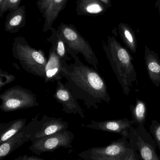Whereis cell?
<instances>
[{
  "mask_svg": "<svg viewBox=\"0 0 160 160\" xmlns=\"http://www.w3.org/2000/svg\"><path fill=\"white\" fill-rule=\"evenodd\" d=\"M69 54L74 62L63 63V77L66 79L65 84L77 99L83 101L88 109H98V103L103 102L110 104L111 98L105 81L95 68L89 67L72 52Z\"/></svg>",
  "mask_w": 160,
  "mask_h": 160,
  "instance_id": "cell-1",
  "label": "cell"
},
{
  "mask_svg": "<svg viewBox=\"0 0 160 160\" xmlns=\"http://www.w3.org/2000/svg\"><path fill=\"white\" fill-rule=\"evenodd\" d=\"M102 45L123 93L127 96L131 91L132 83L135 82L138 83L133 58L128 50L122 46L114 37L109 36L107 42L102 41Z\"/></svg>",
  "mask_w": 160,
  "mask_h": 160,
  "instance_id": "cell-2",
  "label": "cell"
},
{
  "mask_svg": "<svg viewBox=\"0 0 160 160\" xmlns=\"http://www.w3.org/2000/svg\"><path fill=\"white\" fill-rule=\"evenodd\" d=\"M12 52L25 71L44 79L48 60L42 50L32 48L24 38L19 36L14 38Z\"/></svg>",
  "mask_w": 160,
  "mask_h": 160,
  "instance_id": "cell-3",
  "label": "cell"
},
{
  "mask_svg": "<svg viewBox=\"0 0 160 160\" xmlns=\"http://www.w3.org/2000/svg\"><path fill=\"white\" fill-rule=\"evenodd\" d=\"M57 30L65 40L68 52H72L76 54L80 53L86 62L98 70L99 61L89 42L80 34L72 24L61 23Z\"/></svg>",
  "mask_w": 160,
  "mask_h": 160,
  "instance_id": "cell-4",
  "label": "cell"
},
{
  "mask_svg": "<svg viewBox=\"0 0 160 160\" xmlns=\"http://www.w3.org/2000/svg\"><path fill=\"white\" fill-rule=\"evenodd\" d=\"M0 109L5 112L37 107L39 105L36 95L20 86H15L0 95Z\"/></svg>",
  "mask_w": 160,
  "mask_h": 160,
  "instance_id": "cell-5",
  "label": "cell"
},
{
  "mask_svg": "<svg viewBox=\"0 0 160 160\" xmlns=\"http://www.w3.org/2000/svg\"><path fill=\"white\" fill-rule=\"evenodd\" d=\"M132 148L125 137L113 141L102 147H95L82 151L78 155L84 160H124Z\"/></svg>",
  "mask_w": 160,
  "mask_h": 160,
  "instance_id": "cell-6",
  "label": "cell"
},
{
  "mask_svg": "<svg viewBox=\"0 0 160 160\" xmlns=\"http://www.w3.org/2000/svg\"><path fill=\"white\" fill-rule=\"evenodd\" d=\"M128 140L131 148L138 153L142 160H160L156 142L144 125L132 127Z\"/></svg>",
  "mask_w": 160,
  "mask_h": 160,
  "instance_id": "cell-7",
  "label": "cell"
},
{
  "mask_svg": "<svg viewBox=\"0 0 160 160\" xmlns=\"http://www.w3.org/2000/svg\"><path fill=\"white\" fill-rule=\"evenodd\" d=\"M74 134L70 131L57 132L32 142L29 149L40 156L45 152H53L59 148H71Z\"/></svg>",
  "mask_w": 160,
  "mask_h": 160,
  "instance_id": "cell-8",
  "label": "cell"
},
{
  "mask_svg": "<svg viewBox=\"0 0 160 160\" xmlns=\"http://www.w3.org/2000/svg\"><path fill=\"white\" fill-rule=\"evenodd\" d=\"M39 116L38 114L33 118L19 132L4 142L0 144V160L3 159L23 144L30 141L32 132L39 121Z\"/></svg>",
  "mask_w": 160,
  "mask_h": 160,
  "instance_id": "cell-9",
  "label": "cell"
},
{
  "mask_svg": "<svg viewBox=\"0 0 160 160\" xmlns=\"http://www.w3.org/2000/svg\"><path fill=\"white\" fill-rule=\"evenodd\" d=\"M68 128V123L63 118L44 115L41 120L38 121L31 134L30 141L33 142L45 136L65 131Z\"/></svg>",
  "mask_w": 160,
  "mask_h": 160,
  "instance_id": "cell-10",
  "label": "cell"
},
{
  "mask_svg": "<svg viewBox=\"0 0 160 160\" xmlns=\"http://www.w3.org/2000/svg\"><path fill=\"white\" fill-rule=\"evenodd\" d=\"M53 96L58 103L62 104V111L66 113L78 114L82 118H85L84 110L77 101L78 99L61 81H57L55 92Z\"/></svg>",
  "mask_w": 160,
  "mask_h": 160,
  "instance_id": "cell-11",
  "label": "cell"
},
{
  "mask_svg": "<svg viewBox=\"0 0 160 160\" xmlns=\"http://www.w3.org/2000/svg\"><path fill=\"white\" fill-rule=\"evenodd\" d=\"M133 125L134 123L132 120L125 118L123 119L103 121L91 120V124L81 125L83 127L93 129L117 133L122 137L128 139L130 129Z\"/></svg>",
  "mask_w": 160,
  "mask_h": 160,
  "instance_id": "cell-12",
  "label": "cell"
},
{
  "mask_svg": "<svg viewBox=\"0 0 160 160\" xmlns=\"http://www.w3.org/2000/svg\"><path fill=\"white\" fill-rule=\"evenodd\" d=\"M63 62L56 54L54 49L51 47L49 52L48 62L45 66L44 82H57L63 79Z\"/></svg>",
  "mask_w": 160,
  "mask_h": 160,
  "instance_id": "cell-13",
  "label": "cell"
},
{
  "mask_svg": "<svg viewBox=\"0 0 160 160\" xmlns=\"http://www.w3.org/2000/svg\"><path fill=\"white\" fill-rule=\"evenodd\" d=\"M144 60L147 74L155 86L160 85V60L158 53L145 47Z\"/></svg>",
  "mask_w": 160,
  "mask_h": 160,
  "instance_id": "cell-14",
  "label": "cell"
},
{
  "mask_svg": "<svg viewBox=\"0 0 160 160\" xmlns=\"http://www.w3.org/2000/svg\"><path fill=\"white\" fill-rule=\"evenodd\" d=\"M26 13L24 5L9 12L5 22V31L10 33L18 32L26 24Z\"/></svg>",
  "mask_w": 160,
  "mask_h": 160,
  "instance_id": "cell-15",
  "label": "cell"
},
{
  "mask_svg": "<svg viewBox=\"0 0 160 160\" xmlns=\"http://www.w3.org/2000/svg\"><path fill=\"white\" fill-rule=\"evenodd\" d=\"M107 8L100 0H78L76 11L78 15L96 16L102 15Z\"/></svg>",
  "mask_w": 160,
  "mask_h": 160,
  "instance_id": "cell-16",
  "label": "cell"
},
{
  "mask_svg": "<svg viewBox=\"0 0 160 160\" xmlns=\"http://www.w3.org/2000/svg\"><path fill=\"white\" fill-rule=\"evenodd\" d=\"M68 0H53L46 10L43 17L44 18L43 32L51 31L53 24L57 19L59 13L65 8Z\"/></svg>",
  "mask_w": 160,
  "mask_h": 160,
  "instance_id": "cell-17",
  "label": "cell"
},
{
  "mask_svg": "<svg viewBox=\"0 0 160 160\" xmlns=\"http://www.w3.org/2000/svg\"><path fill=\"white\" fill-rule=\"evenodd\" d=\"M51 31V35L49 38H47V41L51 43V47L54 48L63 63L70 61L71 57L69 56L67 46L62 36L55 28H53Z\"/></svg>",
  "mask_w": 160,
  "mask_h": 160,
  "instance_id": "cell-18",
  "label": "cell"
},
{
  "mask_svg": "<svg viewBox=\"0 0 160 160\" xmlns=\"http://www.w3.org/2000/svg\"><path fill=\"white\" fill-rule=\"evenodd\" d=\"M25 118L15 119L7 123L0 124V144L4 142L18 133L26 125Z\"/></svg>",
  "mask_w": 160,
  "mask_h": 160,
  "instance_id": "cell-19",
  "label": "cell"
},
{
  "mask_svg": "<svg viewBox=\"0 0 160 160\" xmlns=\"http://www.w3.org/2000/svg\"><path fill=\"white\" fill-rule=\"evenodd\" d=\"M118 32L127 48L132 53H136L137 50V39L135 32L127 23L121 22L118 25Z\"/></svg>",
  "mask_w": 160,
  "mask_h": 160,
  "instance_id": "cell-20",
  "label": "cell"
},
{
  "mask_svg": "<svg viewBox=\"0 0 160 160\" xmlns=\"http://www.w3.org/2000/svg\"><path fill=\"white\" fill-rule=\"evenodd\" d=\"M134 125L137 126L145 125L146 121V103L142 100L137 98L135 105L131 104L130 107Z\"/></svg>",
  "mask_w": 160,
  "mask_h": 160,
  "instance_id": "cell-21",
  "label": "cell"
},
{
  "mask_svg": "<svg viewBox=\"0 0 160 160\" xmlns=\"http://www.w3.org/2000/svg\"><path fill=\"white\" fill-rule=\"evenodd\" d=\"M22 0H5L3 5L0 8V16L3 18V15L7 11L9 12L18 9L20 7Z\"/></svg>",
  "mask_w": 160,
  "mask_h": 160,
  "instance_id": "cell-22",
  "label": "cell"
},
{
  "mask_svg": "<svg viewBox=\"0 0 160 160\" xmlns=\"http://www.w3.org/2000/svg\"><path fill=\"white\" fill-rule=\"evenodd\" d=\"M149 129L150 133L160 151V123L156 120H152Z\"/></svg>",
  "mask_w": 160,
  "mask_h": 160,
  "instance_id": "cell-23",
  "label": "cell"
},
{
  "mask_svg": "<svg viewBox=\"0 0 160 160\" xmlns=\"http://www.w3.org/2000/svg\"><path fill=\"white\" fill-rule=\"evenodd\" d=\"M16 79V77L8 72L0 69V88L2 89L6 85L10 83Z\"/></svg>",
  "mask_w": 160,
  "mask_h": 160,
  "instance_id": "cell-24",
  "label": "cell"
},
{
  "mask_svg": "<svg viewBox=\"0 0 160 160\" xmlns=\"http://www.w3.org/2000/svg\"><path fill=\"white\" fill-rule=\"evenodd\" d=\"M52 1L53 0H37V6L40 13L42 14V16L45 14L46 10Z\"/></svg>",
  "mask_w": 160,
  "mask_h": 160,
  "instance_id": "cell-25",
  "label": "cell"
},
{
  "mask_svg": "<svg viewBox=\"0 0 160 160\" xmlns=\"http://www.w3.org/2000/svg\"><path fill=\"white\" fill-rule=\"evenodd\" d=\"M124 160H142L139 154L136 151L132 149L130 153Z\"/></svg>",
  "mask_w": 160,
  "mask_h": 160,
  "instance_id": "cell-26",
  "label": "cell"
},
{
  "mask_svg": "<svg viewBox=\"0 0 160 160\" xmlns=\"http://www.w3.org/2000/svg\"><path fill=\"white\" fill-rule=\"evenodd\" d=\"M100 1L102 2L107 8L111 7L112 6L111 1V0H100Z\"/></svg>",
  "mask_w": 160,
  "mask_h": 160,
  "instance_id": "cell-27",
  "label": "cell"
},
{
  "mask_svg": "<svg viewBox=\"0 0 160 160\" xmlns=\"http://www.w3.org/2000/svg\"><path fill=\"white\" fill-rule=\"evenodd\" d=\"M28 160H45L39 157H36V156H30L27 158Z\"/></svg>",
  "mask_w": 160,
  "mask_h": 160,
  "instance_id": "cell-28",
  "label": "cell"
},
{
  "mask_svg": "<svg viewBox=\"0 0 160 160\" xmlns=\"http://www.w3.org/2000/svg\"><path fill=\"white\" fill-rule=\"evenodd\" d=\"M28 157V156H27L26 155L23 156H19V157L13 160H28V159H27Z\"/></svg>",
  "mask_w": 160,
  "mask_h": 160,
  "instance_id": "cell-29",
  "label": "cell"
},
{
  "mask_svg": "<svg viewBox=\"0 0 160 160\" xmlns=\"http://www.w3.org/2000/svg\"><path fill=\"white\" fill-rule=\"evenodd\" d=\"M155 7L158 8L159 14L160 15V0H157L155 4Z\"/></svg>",
  "mask_w": 160,
  "mask_h": 160,
  "instance_id": "cell-30",
  "label": "cell"
},
{
  "mask_svg": "<svg viewBox=\"0 0 160 160\" xmlns=\"http://www.w3.org/2000/svg\"><path fill=\"white\" fill-rule=\"evenodd\" d=\"M5 0H0V8L3 7Z\"/></svg>",
  "mask_w": 160,
  "mask_h": 160,
  "instance_id": "cell-31",
  "label": "cell"
},
{
  "mask_svg": "<svg viewBox=\"0 0 160 160\" xmlns=\"http://www.w3.org/2000/svg\"><path fill=\"white\" fill-rule=\"evenodd\" d=\"M81 160V159H78V160Z\"/></svg>",
  "mask_w": 160,
  "mask_h": 160,
  "instance_id": "cell-32",
  "label": "cell"
},
{
  "mask_svg": "<svg viewBox=\"0 0 160 160\" xmlns=\"http://www.w3.org/2000/svg\"><path fill=\"white\" fill-rule=\"evenodd\" d=\"M64 160H66V159H64Z\"/></svg>",
  "mask_w": 160,
  "mask_h": 160,
  "instance_id": "cell-33",
  "label": "cell"
}]
</instances>
